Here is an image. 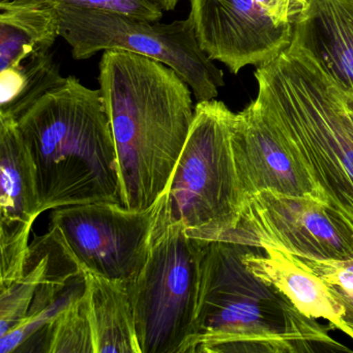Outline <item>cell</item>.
I'll use <instances>...</instances> for the list:
<instances>
[{"label":"cell","instance_id":"cell-1","mask_svg":"<svg viewBox=\"0 0 353 353\" xmlns=\"http://www.w3.org/2000/svg\"><path fill=\"white\" fill-rule=\"evenodd\" d=\"M99 67L119 158L121 203L148 210L166 190L187 141L193 92L168 65L129 51H104Z\"/></svg>","mask_w":353,"mask_h":353},{"label":"cell","instance_id":"cell-2","mask_svg":"<svg viewBox=\"0 0 353 353\" xmlns=\"http://www.w3.org/2000/svg\"><path fill=\"white\" fill-rule=\"evenodd\" d=\"M38 173L43 212L121 203L119 158L100 90L69 76L17 119Z\"/></svg>","mask_w":353,"mask_h":353},{"label":"cell","instance_id":"cell-3","mask_svg":"<svg viewBox=\"0 0 353 353\" xmlns=\"http://www.w3.org/2000/svg\"><path fill=\"white\" fill-rule=\"evenodd\" d=\"M245 245L203 241L192 353L314 352L319 345L349 350L315 318L252 274Z\"/></svg>","mask_w":353,"mask_h":353},{"label":"cell","instance_id":"cell-4","mask_svg":"<svg viewBox=\"0 0 353 353\" xmlns=\"http://www.w3.org/2000/svg\"><path fill=\"white\" fill-rule=\"evenodd\" d=\"M256 101L328 205L353 223V123L342 92L303 49L257 68Z\"/></svg>","mask_w":353,"mask_h":353},{"label":"cell","instance_id":"cell-5","mask_svg":"<svg viewBox=\"0 0 353 353\" xmlns=\"http://www.w3.org/2000/svg\"><path fill=\"white\" fill-rule=\"evenodd\" d=\"M235 114L221 101L195 105L187 141L161 196L162 212L194 239L220 241L248 202L232 145Z\"/></svg>","mask_w":353,"mask_h":353},{"label":"cell","instance_id":"cell-6","mask_svg":"<svg viewBox=\"0 0 353 353\" xmlns=\"http://www.w3.org/2000/svg\"><path fill=\"white\" fill-rule=\"evenodd\" d=\"M203 239L159 212L148 260L128 283L141 353H192Z\"/></svg>","mask_w":353,"mask_h":353},{"label":"cell","instance_id":"cell-7","mask_svg":"<svg viewBox=\"0 0 353 353\" xmlns=\"http://www.w3.org/2000/svg\"><path fill=\"white\" fill-rule=\"evenodd\" d=\"M57 10L61 37L76 61L109 50L150 57L174 70L189 84L197 102L214 100L225 85L224 73L202 50L190 17L166 24L114 12Z\"/></svg>","mask_w":353,"mask_h":353},{"label":"cell","instance_id":"cell-8","mask_svg":"<svg viewBox=\"0 0 353 353\" xmlns=\"http://www.w3.org/2000/svg\"><path fill=\"white\" fill-rule=\"evenodd\" d=\"M220 241L274 248L310 259H353V223L346 216L314 198L270 190L248 199L236 228Z\"/></svg>","mask_w":353,"mask_h":353},{"label":"cell","instance_id":"cell-9","mask_svg":"<svg viewBox=\"0 0 353 353\" xmlns=\"http://www.w3.org/2000/svg\"><path fill=\"white\" fill-rule=\"evenodd\" d=\"M159 199L148 210L94 202L53 210L50 227L84 272L131 282L148 260Z\"/></svg>","mask_w":353,"mask_h":353},{"label":"cell","instance_id":"cell-10","mask_svg":"<svg viewBox=\"0 0 353 353\" xmlns=\"http://www.w3.org/2000/svg\"><path fill=\"white\" fill-rule=\"evenodd\" d=\"M189 17L202 50L237 75L278 59L293 40L292 26H276L257 0H190Z\"/></svg>","mask_w":353,"mask_h":353},{"label":"cell","instance_id":"cell-11","mask_svg":"<svg viewBox=\"0 0 353 353\" xmlns=\"http://www.w3.org/2000/svg\"><path fill=\"white\" fill-rule=\"evenodd\" d=\"M232 145L248 199L270 190L327 203L305 165L292 154L256 99L235 114Z\"/></svg>","mask_w":353,"mask_h":353},{"label":"cell","instance_id":"cell-12","mask_svg":"<svg viewBox=\"0 0 353 353\" xmlns=\"http://www.w3.org/2000/svg\"><path fill=\"white\" fill-rule=\"evenodd\" d=\"M43 214L38 173L17 119L0 114V241H30Z\"/></svg>","mask_w":353,"mask_h":353},{"label":"cell","instance_id":"cell-13","mask_svg":"<svg viewBox=\"0 0 353 353\" xmlns=\"http://www.w3.org/2000/svg\"><path fill=\"white\" fill-rule=\"evenodd\" d=\"M303 49L342 94L353 97V0H312L293 28Z\"/></svg>","mask_w":353,"mask_h":353},{"label":"cell","instance_id":"cell-14","mask_svg":"<svg viewBox=\"0 0 353 353\" xmlns=\"http://www.w3.org/2000/svg\"><path fill=\"white\" fill-rule=\"evenodd\" d=\"M245 245L241 257L252 274L280 290L307 317L323 318L332 327H336L344 307L325 281L295 261L291 254L274 248H261L263 253Z\"/></svg>","mask_w":353,"mask_h":353},{"label":"cell","instance_id":"cell-15","mask_svg":"<svg viewBox=\"0 0 353 353\" xmlns=\"http://www.w3.org/2000/svg\"><path fill=\"white\" fill-rule=\"evenodd\" d=\"M59 37L57 8L43 0L0 1V71L50 52Z\"/></svg>","mask_w":353,"mask_h":353},{"label":"cell","instance_id":"cell-16","mask_svg":"<svg viewBox=\"0 0 353 353\" xmlns=\"http://www.w3.org/2000/svg\"><path fill=\"white\" fill-rule=\"evenodd\" d=\"M96 353H141L128 283L85 272Z\"/></svg>","mask_w":353,"mask_h":353},{"label":"cell","instance_id":"cell-17","mask_svg":"<svg viewBox=\"0 0 353 353\" xmlns=\"http://www.w3.org/2000/svg\"><path fill=\"white\" fill-rule=\"evenodd\" d=\"M65 78L50 52L0 71V114L19 119Z\"/></svg>","mask_w":353,"mask_h":353},{"label":"cell","instance_id":"cell-18","mask_svg":"<svg viewBox=\"0 0 353 353\" xmlns=\"http://www.w3.org/2000/svg\"><path fill=\"white\" fill-rule=\"evenodd\" d=\"M48 232L30 245L26 274L10 286L0 288V336L17 327L28 316L34 293L42 281L49 261Z\"/></svg>","mask_w":353,"mask_h":353},{"label":"cell","instance_id":"cell-19","mask_svg":"<svg viewBox=\"0 0 353 353\" xmlns=\"http://www.w3.org/2000/svg\"><path fill=\"white\" fill-rule=\"evenodd\" d=\"M38 352L96 353L86 290L49 324L38 342Z\"/></svg>","mask_w":353,"mask_h":353},{"label":"cell","instance_id":"cell-20","mask_svg":"<svg viewBox=\"0 0 353 353\" xmlns=\"http://www.w3.org/2000/svg\"><path fill=\"white\" fill-rule=\"evenodd\" d=\"M7 1V0H0ZM57 9L96 10L114 12L148 21H159L163 12L145 0H43Z\"/></svg>","mask_w":353,"mask_h":353},{"label":"cell","instance_id":"cell-21","mask_svg":"<svg viewBox=\"0 0 353 353\" xmlns=\"http://www.w3.org/2000/svg\"><path fill=\"white\" fill-rule=\"evenodd\" d=\"M293 259L309 268L328 285L340 287L353 294V259L315 260L292 255Z\"/></svg>","mask_w":353,"mask_h":353},{"label":"cell","instance_id":"cell-22","mask_svg":"<svg viewBox=\"0 0 353 353\" xmlns=\"http://www.w3.org/2000/svg\"><path fill=\"white\" fill-rule=\"evenodd\" d=\"M270 19L281 26H292L305 15L312 0H257Z\"/></svg>","mask_w":353,"mask_h":353},{"label":"cell","instance_id":"cell-23","mask_svg":"<svg viewBox=\"0 0 353 353\" xmlns=\"http://www.w3.org/2000/svg\"><path fill=\"white\" fill-rule=\"evenodd\" d=\"M330 288L332 294L344 307V313L336 328L353 339V294L334 285H330Z\"/></svg>","mask_w":353,"mask_h":353},{"label":"cell","instance_id":"cell-24","mask_svg":"<svg viewBox=\"0 0 353 353\" xmlns=\"http://www.w3.org/2000/svg\"><path fill=\"white\" fill-rule=\"evenodd\" d=\"M145 1L158 8L163 13L173 11L179 3V0H145Z\"/></svg>","mask_w":353,"mask_h":353},{"label":"cell","instance_id":"cell-25","mask_svg":"<svg viewBox=\"0 0 353 353\" xmlns=\"http://www.w3.org/2000/svg\"><path fill=\"white\" fill-rule=\"evenodd\" d=\"M343 97H344L345 104H346L349 117H350L351 121H352L353 123V97L346 96V94H343Z\"/></svg>","mask_w":353,"mask_h":353}]
</instances>
